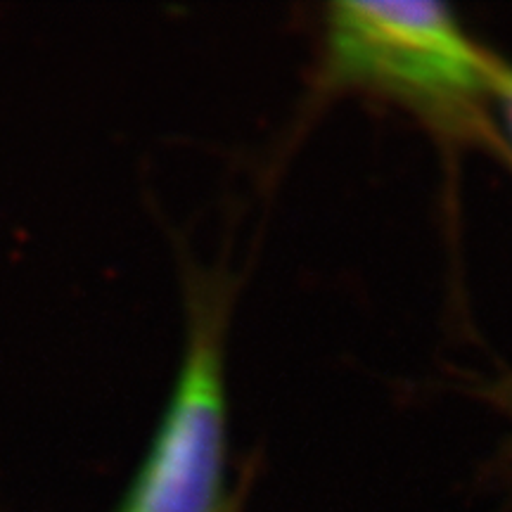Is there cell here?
<instances>
[{
  "label": "cell",
  "instance_id": "3",
  "mask_svg": "<svg viewBox=\"0 0 512 512\" xmlns=\"http://www.w3.org/2000/svg\"><path fill=\"white\" fill-rule=\"evenodd\" d=\"M491 98H496L501 107L503 121L508 126L512 138V67L505 62L494 60V72H491Z\"/></svg>",
  "mask_w": 512,
  "mask_h": 512
},
{
  "label": "cell",
  "instance_id": "2",
  "mask_svg": "<svg viewBox=\"0 0 512 512\" xmlns=\"http://www.w3.org/2000/svg\"><path fill=\"white\" fill-rule=\"evenodd\" d=\"M228 394L221 335L207 309L192 320L174 392L114 512H226Z\"/></svg>",
  "mask_w": 512,
  "mask_h": 512
},
{
  "label": "cell",
  "instance_id": "1",
  "mask_svg": "<svg viewBox=\"0 0 512 512\" xmlns=\"http://www.w3.org/2000/svg\"><path fill=\"white\" fill-rule=\"evenodd\" d=\"M328 72L441 117L472 110L491 93L494 60L453 12L430 0H344L325 17Z\"/></svg>",
  "mask_w": 512,
  "mask_h": 512
}]
</instances>
